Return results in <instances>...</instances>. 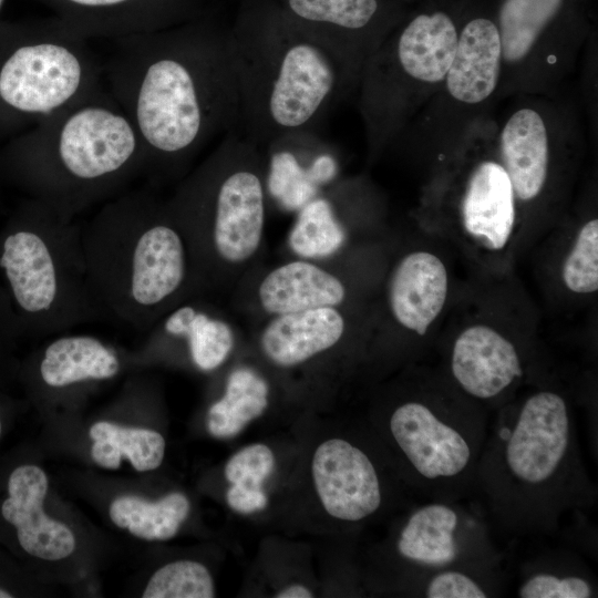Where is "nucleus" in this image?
I'll return each instance as SVG.
<instances>
[{
  "instance_id": "nucleus-26",
  "label": "nucleus",
  "mask_w": 598,
  "mask_h": 598,
  "mask_svg": "<svg viewBox=\"0 0 598 598\" xmlns=\"http://www.w3.org/2000/svg\"><path fill=\"white\" fill-rule=\"evenodd\" d=\"M326 145L317 132L286 135L270 143L266 189L285 210L298 212L318 196L319 187L309 176V166Z\"/></svg>"
},
{
  "instance_id": "nucleus-29",
  "label": "nucleus",
  "mask_w": 598,
  "mask_h": 598,
  "mask_svg": "<svg viewBox=\"0 0 598 598\" xmlns=\"http://www.w3.org/2000/svg\"><path fill=\"white\" fill-rule=\"evenodd\" d=\"M189 509V501L182 493L167 494L156 502L121 496L110 505V517L138 538L167 540L176 535Z\"/></svg>"
},
{
  "instance_id": "nucleus-32",
  "label": "nucleus",
  "mask_w": 598,
  "mask_h": 598,
  "mask_svg": "<svg viewBox=\"0 0 598 598\" xmlns=\"http://www.w3.org/2000/svg\"><path fill=\"white\" fill-rule=\"evenodd\" d=\"M214 581L208 569L194 560H177L157 569L148 580L144 598H212Z\"/></svg>"
},
{
  "instance_id": "nucleus-21",
  "label": "nucleus",
  "mask_w": 598,
  "mask_h": 598,
  "mask_svg": "<svg viewBox=\"0 0 598 598\" xmlns=\"http://www.w3.org/2000/svg\"><path fill=\"white\" fill-rule=\"evenodd\" d=\"M47 492L48 478L42 468L19 466L10 474L9 497L2 503L1 513L17 528L24 551L44 560H59L73 553L75 538L66 525L44 513Z\"/></svg>"
},
{
  "instance_id": "nucleus-19",
  "label": "nucleus",
  "mask_w": 598,
  "mask_h": 598,
  "mask_svg": "<svg viewBox=\"0 0 598 598\" xmlns=\"http://www.w3.org/2000/svg\"><path fill=\"white\" fill-rule=\"evenodd\" d=\"M312 478L326 512L343 522L358 523L382 505V485L372 458L343 439L321 443L312 457Z\"/></svg>"
},
{
  "instance_id": "nucleus-38",
  "label": "nucleus",
  "mask_w": 598,
  "mask_h": 598,
  "mask_svg": "<svg viewBox=\"0 0 598 598\" xmlns=\"http://www.w3.org/2000/svg\"><path fill=\"white\" fill-rule=\"evenodd\" d=\"M11 597L12 595L9 591L0 588V598H11Z\"/></svg>"
},
{
  "instance_id": "nucleus-30",
  "label": "nucleus",
  "mask_w": 598,
  "mask_h": 598,
  "mask_svg": "<svg viewBox=\"0 0 598 598\" xmlns=\"http://www.w3.org/2000/svg\"><path fill=\"white\" fill-rule=\"evenodd\" d=\"M346 238V229L333 198L318 195L298 210L288 244L299 258L316 260L337 254Z\"/></svg>"
},
{
  "instance_id": "nucleus-17",
  "label": "nucleus",
  "mask_w": 598,
  "mask_h": 598,
  "mask_svg": "<svg viewBox=\"0 0 598 598\" xmlns=\"http://www.w3.org/2000/svg\"><path fill=\"white\" fill-rule=\"evenodd\" d=\"M298 24L317 35L343 62L357 84L390 25L380 0H277Z\"/></svg>"
},
{
  "instance_id": "nucleus-4",
  "label": "nucleus",
  "mask_w": 598,
  "mask_h": 598,
  "mask_svg": "<svg viewBox=\"0 0 598 598\" xmlns=\"http://www.w3.org/2000/svg\"><path fill=\"white\" fill-rule=\"evenodd\" d=\"M87 280L105 320L150 330L199 295L190 254L168 202L126 190L80 223Z\"/></svg>"
},
{
  "instance_id": "nucleus-13",
  "label": "nucleus",
  "mask_w": 598,
  "mask_h": 598,
  "mask_svg": "<svg viewBox=\"0 0 598 598\" xmlns=\"http://www.w3.org/2000/svg\"><path fill=\"white\" fill-rule=\"evenodd\" d=\"M501 71L496 23L484 17L468 20L458 31L456 52L440 89L393 142H425L444 161L485 117L487 104L498 92Z\"/></svg>"
},
{
  "instance_id": "nucleus-12",
  "label": "nucleus",
  "mask_w": 598,
  "mask_h": 598,
  "mask_svg": "<svg viewBox=\"0 0 598 598\" xmlns=\"http://www.w3.org/2000/svg\"><path fill=\"white\" fill-rule=\"evenodd\" d=\"M443 164L450 213L464 240L491 259L508 255L523 226L496 152L494 122H476Z\"/></svg>"
},
{
  "instance_id": "nucleus-33",
  "label": "nucleus",
  "mask_w": 598,
  "mask_h": 598,
  "mask_svg": "<svg viewBox=\"0 0 598 598\" xmlns=\"http://www.w3.org/2000/svg\"><path fill=\"white\" fill-rule=\"evenodd\" d=\"M520 598H590L596 596L592 579L581 569L565 567H534L523 576L517 587Z\"/></svg>"
},
{
  "instance_id": "nucleus-31",
  "label": "nucleus",
  "mask_w": 598,
  "mask_h": 598,
  "mask_svg": "<svg viewBox=\"0 0 598 598\" xmlns=\"http://www.w3.org/2000/svg\"><path fill=\"white\" fill-rule=\"evenodd\" d=\"M559 280L575 296L598 290V219L595 216L576 228L559 264Z\"/></svg>"
},
{
  "instance_id": "nucleus-1",
  "label": "nucleus",
  "mask_w": 598,
  "mask_h": 598,
  "mask_svg": "<svg viewBox=\"0 0 598 598\" xmlns=\"http://www.w3.org/2000/svg\"><path fill=\"white\" fill-rule=\"evenodd\" d=\"M113 42L109 92L140 137L144 176L154 185L181 181L214 137L237 130L228 29L207 12Z\"/></svg>"
},
{
  "instance_id": "nucleus-35",
  "label": "nucleus",
  "mask_w": 598,
  "mask_h": 598,
  "mask_svg": "<svg viewBox=\"0 0 598 598\" xmlns=\"http://www.w3.org/2000/svg\"><path fill=\"white\" fill-rule=\"evenodd\" d=\"M275 467V456L265 444H252L235 453L226 463V480L235 486L262 489Z\"/></svg>"
},
{
  "instance_id": "nucleus-34",
  "label": "nucleus",
  "mask_w": 598,
  "mask_h": 598,
  "mask_svg": "<svg viewBox=\"0 0 598 598\" xmlns=\"http://www.w3.org/2000/svg\"><path fill=\"white\" fill-rule=\"evenodd\" d=\"M496 568H448L421 579L426 598H486L496 592Z\"/></svg>"
},
{
  "instance_id": "nucleus-7",
  "label": "nucleus",
  "mask_w": 598,
  "mask_h": 598,
  "mask_svg": "<svg viewBox=\"0 0 598 598\" xmlns=\"http://www.w3.org/2000/svg\"><path fill=\"white\" fill-rule=\"evenodd\" d=\"M488 425L487 408L462 393L444 371L423 375L388 419L389 435L427 501L460 502L474 493Z\"/></svg>"
},
{
  "instance_id": "nucleus-20",
  "label": "nucleus",
  "mask_w": 598,
  "mask_h": 598,
  "mask_svg": "<svg viewBox=\"0 0 598 598\" xmlns=\"http://www.w3.org/2000/svg\"><path fill=\"white\" fill-rule=\"evenodd\" d=\"M450 272L433 250L415 248L392 266L385 300L393 322L403 331L423 338L442 315L450 295Z\"/></svg>"
},
{
  "instance_id": "nucleus-16",
  "label": "nucleus",
  "mask_w": 598,
  "mask_h": 598,
  "mask_svg": "<svg viewBox=\"0 0 598 598\" xmlns=\"http://www.w3.org/2000/svg\"><path fill=\"white\" fill-rule=\"evenodd\" d=\"M529 361L518 340L489 321H473L453 337L444 372L465 395L485 408L503 406L523 383Z\"/></svg>"
},
{
  "instance_id": "nucleus-22",
  "label": "nucleus",
  "mask_w": 598,
  "mask_h": 598,
  "mask_svg": "<svg viewBox=\"0 0 598 598\" xmlns=\"http://www.w3.org/2000/svg\"><path fill=\"white\" fill-rule=\"evenodd\" d=\"M256 298L259 308L274 317L313 308H341L349 298V288L336 272L299 258L265 274Z\"/></svg>"
},
{
  "instance_id": "nucleus-37",
  "label": "nucleus",
  "mask_w": 598,
  "mask_h": 598,
  "mask_svg": "<svg viewBox=\"0 0 598 598\" xmlns=\"http://www.w3.org/2000/svg\"><path fill=\"white\" fill-rule=\"evenodd\" d=\"M277 598H310L312 597V592L302 585H291L282 590H280L277 595Z\"/></svg>"
},
{
  "instance_id": "nucleus-39",
  "label": "nucleus",
  "mask_w": 598,
  "mask_h": 598,
  "mask_svg": "<svg viewBox=\"0 0 598 598\" xmlns=\"http://www.w3.org/2000/svg\"><path fill=\"white\" fill-rule=\"evenodd\" d=\"M3 1H4V0H0V9H1L2 4H3Z\"/></svg>"
},
{
  "instance_id": "nucleus-10",
  "label": "nucleus",
  "mask_w": 598,
  "mask_h": 598,
  "mask_svg": "<svg viewBox=\"0 0 598 598\" xmlns=\"http://www.w3.org/2000/svg\"><path fill=\"white\" fill-rule=\"evenodd\" d=\"M16 40L0 62V104L10 113L40 122L102 89L89 39L60 18Z\"/></svg>"
},
{
  "instance_id": "nucleus-24",
  "label": "nucleus",
  "mask_w": 598,
  "mask_h": 598,
  "mask_svg": "<svg viewBox=\"0 0 598 598\" xmlns=\"http://www.w3.org/2000/svg\"><path fill=\"white\" fill-rule=\"evenodd\" d=\"M196 297L175 306L151 329L154 337L184 341L193 363L207 372L220 367L229 357L235 334L224 318L195 300Z\"/></svg>"
},
{
  "instance_id": "nucleus-27",
  "label": "nucleus",
  "mask_w": 598,
  "mask_h": 598,
  "mask_svg": "<svg viewBox=\"0 0 598 598\" xmlns=\"http://www.w3.org/2000/svg\"><path fill=\"white\" fill-rule=\"evenodd\" d=\"M90 437L91 456L104 468L117 470L126 457L136 471L145 472L157 468L164 458L165 440L153 430L101 421L90 427Z\"/></svg>"
},
{
  "instance_id": "nucleus-14",
  "label": "nucleus",
  "mask_w": 598,
  "mask_h": 598,
  "mask_svg": "<svg viewBox=\"0 0 598 598\" xmlns=\"http://www.w3.org/2000/svg\"><path fill=\"white\" fill-rule=\"evenodd\" d=\"M395 548L422 577L448 568H496L498 563L486 524L460 502L429 501L416 507Z\"/></svg>"
},
{
  "instance_id": "nucleus-9",
  "label": "nucleus",
  "mask_w": 598,
  "mask_h": 598,
  "mask_svg": "<svg viewBox=\"0 0 598 598\" xmlns=\"http://www.w3.org/2000/svg\"><path fill=\"white\" fill-rule=\"evenodd\" d=\"M457 38L448 14L421 13L389 33L368 58L355 92L371 158L390 146L440 89Z\"/></svg>"
},
{
  "instance_id": "nucleus-25",
  "label": "nucleus",
  "mask_w": 598,
  "mask_h": 598,
  "mask_svg": "<svg viewBox=\"0 0 598 598\" xmlns=\"http://www.w3.org/2000/svg\"><path fill=\"white\" fill-rule=\"evenodd\" d=\"M120 369L116 352L90 334L56 337L48 342L39 363L41 380L52 389L111 379Z\"/></svg>"
},
{
  "instance_id": "nucleus-28",
  "label": "nucleus",
  "mask_w": 598,
  "mask_h": 598,
  "mask_svg": "<svg viewBox=\"0 0 598 598\" xmlns=\"http://www.w3.org/2000/svg\"><path fill=\"white\" fill-rule=\"evenodd\" d=\"M269 388L255 370L240 367L226 381L224 395L208 410L207 427L215 437L237 435L250 421L260 416L268 405Z\"/></svg>"
},
{
  "instance_id": "nucleus-36",
  "label": "nucleus",
  "mask_w": 598,
  "mask_h": 598,
  "mask_svg": "<svg viewBox=\"0 0 598 598\" xmlns=\"http://www.w3.org/2000/svg\"><path fill=\"white\" fill-rule=\"evenodd\" d=\"M228 506L241 514H251L264 509L267 496L264 489H248L231 485L226 493Z\"/></svg>"
},
{
  "instance_id": "nucleus-5",
  "label": "nucleus",
  "mask_w": 598,
  "mask_h": 598,
  "mask_svg": "<svg viewBox=\"0 0 598 598\" xmlns=\"http://www.w3.org/2000/svg\"><path fill=\"white\" fill-rule=\"evenodd\" d=\"M22 157L35 200L65 219L126 192L145 168L133 124L103 89L38 122Z\"/></svg>"
},
{
  "instance_id": "nucleus-15",
  "label": "nucleus",
  "mask_w": 598,
  "mask_h": 598,
  "mask_svg": "<svg viewBox=\"0 0 598 598\" xmlns=\"http://www.w3.org/2000/svg\"><path fill=\"white\" fill-rule=\"evenodd\" d=\"M564 0H504L496 24L502 50L497 93L544 94L573 60L550 39Z\"/></svg>"
},
{
  "instance_id": "nucleus-11",
  "label": "nucleus",
  "mask_w": 598,
  "mask_h": 598,
  "mask_svg": "<svg viewBox=\"0 0 598 598\" xmlns=\"http://www.w3.org/2000/svg\"><path fill=\"white\" fill-rule=\"evenodd\" d=\"M519 95L502 123H494V142L523 226L558 203L580 136L571 115L556 101L544 94Z\"/></svg>"
},
{
  "instance_id": "nucleus-8",
  "label": "nucleus",
  "mask_w": 598,
  "mask_h": 598,
  "mask_svg": "<svg viewBox=\"0 0 598 598\" xmlns=\"http://www.w3.org/2000/svg\"><path fill=\"white\" fill-rule=\"evenodd\" d=\"M0 268L31 328L53 334L105 320L91 290L80 223L34 200L1 243Z\"/></svg>"
},
{
  "instance_id": "nucleus-40",
  "label": "nucleus",
  "mask_w": 598,
  "mask_h": 598,
  "mask_svg": "<svg viewBox=\"0 0 598 598\" xmlns=\"http://www.w3.org/2000/svg\"><path fill=\"white\" fill-rule=\"evenodd\" d=\"M1 427H2V426H1V420H0V434H1Z\"/></svg>"
},
{
  "instance_id": "nucleus-18",
  "label": "nucleus",
  "mask_w": 598,
  "mask_h": 598,
  "mask_svg": "<svg viewBox=\"0 0 598 598\" xmlns=\"http://www.w3.org/2000/svg\"><path fill=\"white\" fill-rule=\"evenodd\" d=\"M87 39L112 41L175 27L207 13L205 0H39Z\"/></svg>"
},
{
  "instance_id": "nucleus-2",
  "label": "nucleus",
  "mask_w": 598,
  "mask_h": 598,
  "mask_svg": "<svg viewBox=\"0 0 598 598\" xmlns=\"http://www.w3.org/2000/svg\"><path fill=\"white\" fill-rule=\"evenodd\" d=\"M474 493L501 529L517 535L555 532L566 513L592 504L571 404L560 390L537 386L498 409Z\"/></svg>"
},
{
  "instance_id": "nucleus-3",
  "label": "nucleus",
  "mask_w": 598,
  "mask_h": 598,
  "mask_svg": "<svg viewBox=\"0 0 598 598\" xmlns=\"http://www.w3.org/2000/svg\"><path fill=\"white\" fill-rule=\"evenodd\" d=\"M228 48L239 103L236 132L258 147L317 132L358 86L332 49L277 0H241Z\"/></svg>"
},
{
  "instance_id": "nucleus-6",
  "label": "nucleus",
  "mask_w": 598,
  "mask_h": 598,
  "mask_svg": "<svg viewBox=\"0 0 598 598\" xmlns=\"http://www.w3.org/2000/svg\"><path fill=\"white\" fill-rule=\"evenodd\" d=\"M266 194L259 147L235 131L181 179L167 202L200 291L255 258L264 240Z\"/></svg>"
},
{
  "instance_id": "nucleus-23",
  "label": "nucleus",
  "mask_w": 598,
  "mask_h": 598,
  "mask_svg": "<svg viewBox=\"0 0 598 598\" xmlns=\"http://www.w3.org/2000/svg\"><path fill=\"white\" fill-rule=\"evenodd\" d=\"M347 330L341 308H313L271 317L260 332L259 346L275 365L291 368L334 348Z\"/></svg>"
}]
</instances>
